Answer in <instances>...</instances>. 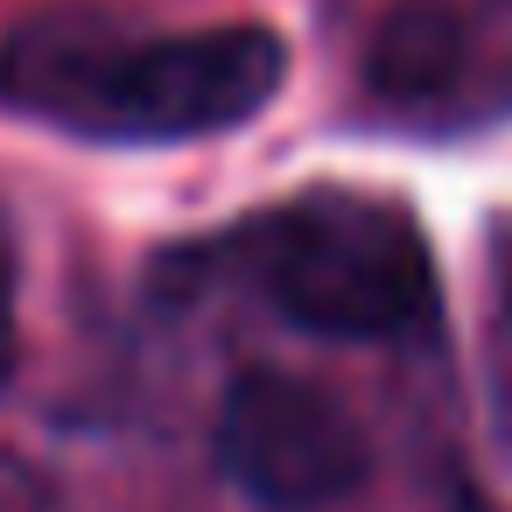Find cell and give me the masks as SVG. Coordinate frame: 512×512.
Instances as JSON below:
<instances>
[{
  "mask_svg": "<svg viewBox=\"0 0 512 512\" xmlns=\"http://www.w3.org/2000/svg\"><path fill=\"white\" fill-rule=\"evenodd\" d=\"M281 71V36L253 22L134 36L57 8L0 43V99L85 141H204L246 127L281 92Z\"/></svg>",
  "mask_w": 512,
  "mask_h": 512,
  "instance_id": "obj_1",
  "label": "cell"
},
{
  "mask_svg": "<svg viewBox=\"0 0 512 512\" xmlns=\"http://www.w3.org/2000/svg\"><path fill=\"white\" fill-rule=\"evenodd\" d=\"M239 260L253 288L295 330L316 337L379 344V337H407L435 309L428 239L386 197L309 190L295 204H274L260 225H246Z\"/></svg>",
  "mask_w": 512,
  "mask_h": 512,
  "instance_id": "obj_2",
  "label": "cell"
},
{
  "mask_svg": "<svg viewBox=\"0 0 512 512\" xmlns=\"http://www.w3.org/2000/svg\"><path fill=\"white\" fill-rule=\"evenodd\" d=\"M218 470L239 498H253L260 512H323V505H344L365 470H372V449H365V428L309 379L295 372H239L225 386V407H218Z\"/></svg>",
  "mask_w": 512,
  "mask_h": 512,
  "instance_id": "obj_3",
  "label": "cell"
},
{
  "mask_svg": "<svg viewBox=\"0 0 512 512\" xmlns=\"http://www.w3.org/2000/svg\"><path fill=\"white\" fill-rule=\"evenodd\" d=\"M372 92L400 113H428V106H463L477 92H491V71H484V36L435 8V0H407L393 8L372 36V64H365Z\"/></svg>",
  "mask_w": 512,
  "mask_h": 512,
  "instance_id": "obj_4",
  "label": "cell"
},
{
  "mask_svg": "<svg viewBox=\"0 0 512 512\" xmlns=\"http://www.w3.org/2000/svg\"><path fill=\"white\" fill-rule=\"evenodd\" d=\"M477 372H484V421H491V442H498V456L512 463V218H491V239H484Z\"/></svg>",
  "mask_w": 512,
  "mask_h": 512,
  "instance_id": "obj_5",
  "label": "cell"
},
{
  "mask_svg": "<svg viewBox=\"0 0 512 512\" xmlns=\"http://www.w3.org/2000/svg\"><path fill=\"white\" fill-rule=\"evenodd\" d=\"M15 372V260H8V232H0V379Z\"/></svg>",
  "mask_w": 512,
  "mask_h": 512,
  "instance_id": "obj_6",
  "label": "cell"
}]
</instances>
